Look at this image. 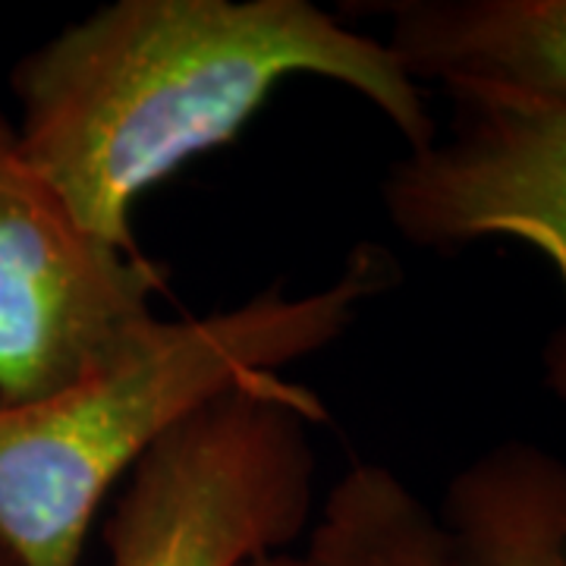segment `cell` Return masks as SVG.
I'll return each instance as SVG.
<instances>
[{"label":"cell","mask_w":566,"mask_h":566,"mask_svg":"<svg viewBox=\"0 0 566 566\" xmlns=\"http://www.w3.org/2000/svg\"><path fill=\"white\" fill-rule=\"evenodd\" d=\"M293 76L353 88L409 151L438 139L385 41L308 0H117L29 51L10 85L32 164L95 240L139 255L142 196L237 139Z\"/></svg>","instance_id":"1"},{"label":"cell","mask_w":566,"mask_h":566,"mask_svg":"<svg viewBox=\"0 0 566 566\" xmlns=\"http://www.w3.org/2000/svg\"><path fill=\"white\" fill-rule=\"evenodd\" d=\"M400 281L381 245L353 249L315 293L281 286L202 318L158 322L117 363L29 403L0 400V542L17 566H82L107 491L192 412L240 387L281 378Z\"/></svg>","instance_id":"2"},{"label":"cell","mask_w":566,"mask_h":566,"mask_svg":"<svg viewBox=\"0 0 566 566\" xmlns=\"http://www.w3.org/2000/svg\"><path fill=\"white\" fill-rule=\"evenodd\" d=\"M327 412L308 387L271 378L192 412L129 472L104 520L111 566H243L312 523L315 447Z\"/></svg>","instance_id":"3"},{"label":"cell","mask_w":566,"mask_h":566,"mask_svg":"<svg viewBox=\"0 0 566 566\" xmlns=\"http://www.w3.org/2000/svg\"><path fill=\"white\" fill-rule=\"evenodd\" d=\"M161 271L95 240L0 111V400L29 403L117 363L158 322Z\"/></svg>","instance_id":"4"},{"label":"cell","mask_w":566,"mask_h":566,"mask_svg":"<svg viewBox=\"0 0 566 566\" xmlns=\"http://www.w3.org/2000/svg\"><path fill=\"white\" fill-rule=\"evenodd\" d=\"M450 129L390 164L381 202L394 230L422 249L516 240L554 264L566 296V104L450 88ZM545 387L566 403V322L542 353Z\"/></svg>","instance_id":"5"},{"label":"cell","mask_w":566,"mask_h":566,"mask_svg":"<svg viewBox=\"0 0 566 566\" xmlns=\"http://www.w3.org/2000/svg\"><path fill=\"white\" fill-rule=\"evenodd\" d=\"M385 44L416 82L566 104V0H385Z\"/></svg>","instance_id":"6"},{"label":"cell","mask_w":566,"mask_h":566,"mask_svg":"<svg viewBox=\"0 0 566 566\" xmlns=\"http://www.w3.org/2000/svg\"><path fill=\"white\" fill-rule=\"evenodd\" d=\"M441 523L453 566H566V460L504 441L463 465Z\"/></svg>","instance_id":"7"},{"label":"cell","mask_w":566,"mask_h":566,"mask_svg":"<svg viewBox=\"0 0 566 566\" xmlns=\"http://www.w3.org/2000/svg\"><path fill=\"white\" fill-rule=\"evenodd\" d=\"M318 566H453L444 523L378 463H353L308 532Z\"/></svg>","instance_id":"8"},{"label":"cell","mask_w":566,"mask_h":566,"mask_svg":"<svg viewBox=\"0 0 566 566\" xmlns=\"http://www.w3.org/2000/svg\"><path fill=\"white\" fill-rule=\"evenodd\" d=\"M243 566H318L312 557H296V554H268V557H259V560H249Z\"/></svg>","instance_id":"9"},{"label":"cell","mask_w":566,"mask_h":566,"mask_svg":"<svg viewBox=\"0 0 566 566\" xmlns=\"http://www.w3.org/2000/svg\"><path fill=\"white\" fill-rule=\"evenodd\" d=\"M0 566H17V560H13V554L7 551V545L0 542Z\"/></svg>","instance_id":"10"}]
</instances>
